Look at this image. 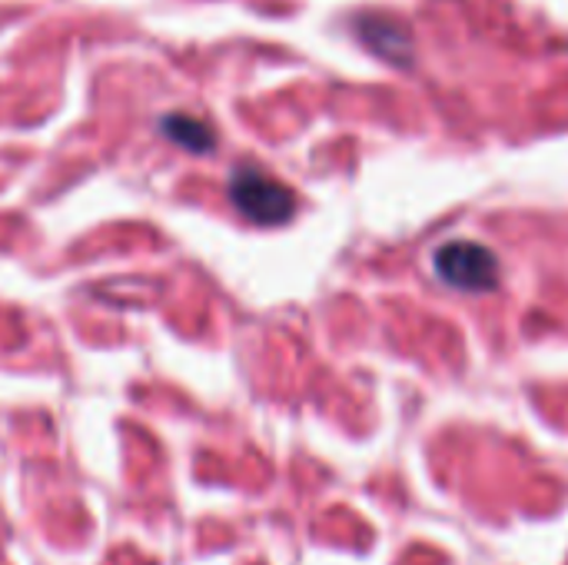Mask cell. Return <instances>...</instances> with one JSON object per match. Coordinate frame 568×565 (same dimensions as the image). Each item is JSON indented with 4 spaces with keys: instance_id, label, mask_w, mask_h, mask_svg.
Masks as SVG:
<instances>
[{
    "instance_id": "cell-1",
    "label": "cell",
    "mask_w": 568,
    "mask_h": 565,
    "mask_svg": "<svg viewBox=\"0 0 568 565\" xmlns=\"http://www.w3.org/2000/svg\"><path fill=\"white\" fill-rule=\"evenodd\" d=\"M230 200L233 206L260 226H280L293 216L296 210V196L286 183H280L276 176L256 170V167H240L230 176Z\"/></svg>"
},
{
    "instance_id": "cell-2",
    "label": "cell",
    "mask_w": 568,
    "mask_h": 565,
    "mask_svg": "<svg viewBox=\"0 0 568 565\" xmlns=\"http://www.w3.org/2000/svg\"><path fill=\"white\" fill-rule=\"evenodd\" d=\"M436 273L466 293H489L499 283V260L493 250L479 246V243H446L436 253Z\"/></svg>"
},
{
    "instance_id": "cell-3",
    "label": "cell",
    "mask_w": 568,
    "mask_h": 565,
    "mask_svg": "<svg viewBox=\"0 0 568 565\" xmlns=\"http://www.w3.org/2000/svg\"><path fill=\"white\" fill-rule=\"evenodd\" d=\"M356 33L363 37V43H366L373 53H379V57H386V60H393V63H409V47H413V40H409V33H406L403 23L383 20V17H363V20L356 23Z\"/></svg>"
},
{
    "instance_id": "cell-4",
    "label": "cell",
    "mask_w": 568,
    "mask_h": 565,
    "mask_svg": "<svg viewBox=\"0 0 568 565\" xmlns=\"http://www.w3.org/2000/svg\"><path fill=\"white\" fill-rule=\"evenodd\" d=\"M160 127H163L166 140H173L176 147H183L190 153H206L216 143V133L203 120L186 117V113H170V117L160 120Z\"/></svg>"
}]
</instances>
